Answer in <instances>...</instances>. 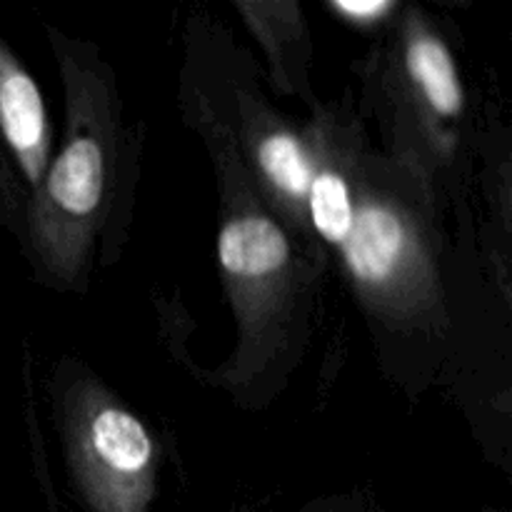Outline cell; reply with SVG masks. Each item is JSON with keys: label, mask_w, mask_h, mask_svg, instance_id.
Returning <instances> with one entry per match:
<instances>
[{"label": "cell", "mask_w": 512, "mask_h": 512, "mask_svg": "<svg viewBox=\"0 0 512 512\" xmlns=\"http://www.w3.org/2000/svg\"><path fill=\"white\" fill-rule=\"evenodd\" d=\"M65 85V140L25 213L30 245L55 283L75 285L90 263L113 188L115 118L103 75L73 43L53 40Z\"/></svg>", "instance_id": "obj_2"}, {"label": "cell", "mask_w": 512, "mask_h": 512, "mask_svg": "<svg viewBox=\"0 0 512 512\" xmlns=\"http://www.w3.org/2000/svg\"><path fill=\"white\" fill-rule=\"evenodd\" d=\"M8 155H5L3 143H0V220L8 223L13 230L25 228L23 218V188H20L18 175L13 173L8 163Z\"/></svg>", "instance_id": "obj_7"}, {"label": "cell", "mask_w": 512, "mask_h": 512, "mask_svg": "<svg viewBox=\"0 0 512 512\" xmlns=\"http://www.w3.org/2000/svg\"><path fill=\"white\" fill-rule=\"evenodd\" d=\"M73 480L93 512H148L155 495V443L138 415L100 385L70 390L63 413Z\"/></svg>", "instance_id": "obj_4"}, {"label": "cell", "mask_w": 512, "mask_h": 512, "mask_svg": "<svg viewBox=\"0 0 512 512\" xmlns=\"http://www.w3.org/2000/svg\"><path fill=\"white\" fill-rule=\"evenodd\" d=\"M228 185L218 230V265L240 330V363L265 360L283 345L293 318L295 253L283 225L255 200H245L238 155H225Z\"/></svg>", "instance_id": "obj_3"}, {"label": "cell", "mask_w": 512, "mask_h": 512, "mask_svg": "<svg viewBox=\"0 0 512 512\" xmlns=\"http://www.w3.org/2000/svg\"><path fill=\"white\" fill-rule=\"evenodd\" d=\"M0 143L30 190L43 183L53 153L48 110L33 75L0 40Z\"/></svg>", "instance_id": "obj_5"}, {"label": "cell", "mask_w": 512, "mask_h": 512, "mask_svg": "<svg viewBox=\"0 0 512 512\" xmlns=\"http://www.w3.org/2000/svg\"><path fill=\"white\" fill-rule=\"evenodd\" d=\"M250 160L275 208L333 248L358 298L388 323L433 315L438 273L413 200L373 158L323 125L298 135L278 120L248 130ZM270 200V203H273Z\"/></svg>", "instance_id": "obj_1"}, {"label": "cell", "mask_w": 512, "mask_h": 512, "mask_svg": "<svg viewBox=\"0 0 512 512\" xmlns=\"http://www.w3.org/2000/svg\"><path fill=\"white\" fill-rule=\"evenodd\" d=\"M405 70L430 113L440 120L460 118L465 95L453 53L435 30L418 20H410L405 30Z\"/></svg>", "instance_id": "obj_6"}, {"label": "cell", "mask_w": 512, "mask_h": 512, "mask_svg": "<svg viewBox=\"0 0 512 512\" xmlns=\"http://www.w3.org/2000/svg\"><path fill=\"white\" fill-rule=\"evenodd\" d=\"M395 8H398V3H388V0H335V3H330L333 13H338L340 18L353 25L380 23Z\"/></svg>", "instance_id": "obj_8"}]
</instances>
